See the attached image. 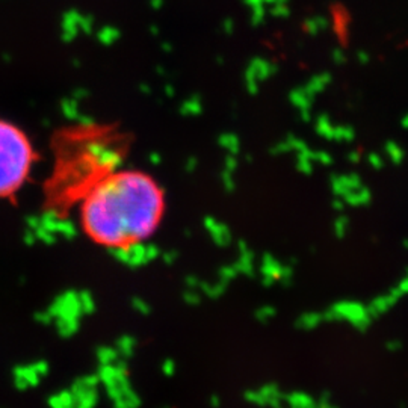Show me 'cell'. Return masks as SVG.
<instances>
[{
  "instance_id": "6da1fadb",
  "label": "cell",
  "mask_w": 408,
  "mask_h": 408,
  "mask_svg": "<svg viewBox=\"0 0 408 408\" xmlns=\"http://www.w3.org/2000/svg\"><path fill=\"white\" fill-rule=\"evenodd\" d=\"M77 206L82 228L94 244L127 251L158 230L165 212V195L150 174L120 166Z\"/></svg>"
},
{
  "instance_id": "7a4b0ae2",
  "label": "cell",
  "mask_w": 408,
  "mask_h": 408,
  "mask_svg": "<svg viewBox=\"0 0 408 408\" xmlns=\"http://www.w3.org/2000/svg\"><path fill=\"white\" fill-rule=\"evenodd\" d=\"M129 135L113 123L76 121L50 138L52 168L44 183L49 210L64 215L118 169L129 151Z\"/></svg>"
},
{
  "instance_id": "3957f363",
  "label": "cell",
  "mask_w": 408,
  "mask_h": 408,
  "mask_svg": "<svg viewBox=\"0 0 408 408\" xmlns=\"http://www.w3.org/2000/svg\"><path fill=\"white\" fill-rule=\"evenodd\" d=\"M38 151L17 123L0 116V200L14 197L29 180Z\"/></svg>"
}]
</instances>
